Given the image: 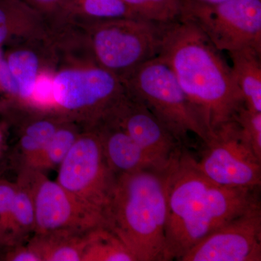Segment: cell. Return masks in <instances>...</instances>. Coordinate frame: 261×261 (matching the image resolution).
I'll list each match as a JSON object with an SVG mask.
<instances>
[{
  "label": "cell",
  "instance_id": "8fae6325",
  "mask_svg": "<svg viewBox=\"0 0 261 261\" xmlns=\"http://www.w3.org/2000/svg\"><path fill=\"white\" fill-rule=\"evenodd\" d=\"M261 204L215 229L180 261H260Z\"/></svg>",
  "mask_w": 261,
  "mask_h": 261
},
{
  "label": "cell",
  "instance_id": "9c48e42d",
  "mask_svg": "<svg viewBox=\"0 0 261 261\" xmlns=\"http://www.w3.org/2000/svg\"><path fill=\"white\" fill-rule=\"evenodd\" d=\"M196 167L211 181L227 187H260L261 159L244 138L238 123L228 122L204 143Z\"/></svg>",
  "mask_w": 261,
  "mask_h": 261
},
{
  "label": "cell",
  "instance_id": "44dd1931",
  "mask_svg": "<svg viewBox=\"0 0 261 261\" xmlns=\"http://www.w3.org/2000/svg\"><path fill=\"white\" fill-rule=\"evenodd\" d=\"M83 261H137L128 247L106 225L90 230Z\"/></svg>",
  "mask_w": 261,
  "mask_h": 261
},
{
  "label": "cell",
  "instance_id": "f546056e",
  "mask_svg": "<svg viewBox=\"0 0 261 261\" xmlns=\"http://www.w3.org/2000/svg\"><path fill=\"white\" fill-rule=\"evenodd\" d=\"M3 148V135L2 133L1 130H0V157H1L2 151Z\"/></svg>",
  "mask_w": 261,
  "mask_h": 261
},
{
  "label": "cell",
  "instance_id": "484cf974",
  "mask_svg": "<svg viewBox=\"0 0 261 261\" xmlns=\"http://www.w3.org/2000/svg\"><path fill=\"white\" fill-rule=\"evenodd\" d=\"M15 192V182L0 178V247H4L7 228Z\"/></svg>",
  "mask_w": 261,
  "mask_h": 261
},
{
  "label": "cell",
  "instance_id": "8992f818",
  "mask_svg": "<svg viewBox=\"0 0 261 261\" xmlns=\"http://www.w3.org/2000/svg\"><path fill=\"white\" fill-rule=\"evenodd\" d=\"M123 81L127 93L142 103L184 147L192 135L203 143L208 140L207 132L162 57L145 62Z\"/></svg>",
  "mask_w": 261,
  "mask_h": 261
},
{
  "label": "cell",
  "instance_id": "d6986e66",
  "mask_svg": "<svg viewBox=\"0 0 261 261\" xmlns=\"http://www.w3.org/2000/svg\"><path fill=\"white\" fill-rule=\"evenodd\" d=\"M82 132L80 125L73 122H63L44 148L20 168H31L42 172L58 169Z\"/></svg>",
  "mask_w": 261,
  "mask_h": 261
},
{
  "label": "cell",
  "instance_id": "7c38bea8",
  "mask_svg": "<svg viewBox=\"0 0 261 261\" xmlns=\"http://www.w3.org/2000/svg\"><path fill=\"white\" fill-rule=\"evenodd\" d=\"M106 118L123 128L160 170L166 169L185 149L142 103L127 92Z\"/></svg>",
  "mask_w": 261,
  "mask_h": 261
},
{
  "label": "cell",
  "instance_id": "5b68a950",
  "mask_svg": "<svg viewBox=\"0 0 261 261\" xmlns=\"http://www.w3.org/2000/svg\"><path fill=\"white\" fill-rule=\"evenodd\" d=\"M126 93L120 77L95 63L65 68L53 75L51 116L92 128Z\"/></svg>",
  "mask_w": 261,
  "mask_h": 261
},
{
  "label": "cell",
  "instance_id": "f1b7e54d",
  "mask_svg": "<svg viewBox=\"0 0 261 261\" xmlns=\"http://www.w3.org/2000/svg\"><path fill=\"white\" fill-rule=\"evenodd\" d=\"M182 1L190 2V3H198V4L216 5L228 0H182Z\"/></svg>",
  "mask_w": 261,
  "mask_h": 261
},
{
  "label": "cell",
  "instance_id": "30bf717a",
  "mask_svg": "<svg viewBox=\"0 0 261 261\" xmlns=\"http://www.w3.org/2000/svg\"><path fill=\"white\" fill-rule=\"evenodd\" d=\"M20 169L27 173L32 189L35 213L34 233L65 230L86 232L104 226L102 219L82 205L56 180L49 179L42 171Z\"/></svg>",
  "mask_w": 261,
  "mask_h": 261
},
{
  "label": "cell",
  "instance_id": "277c9868",
  "mask_svg": "<svg viewBox=\"0 0 261 261\" xmlns=\"http://www.w3.org/2000/svg\"><path fill=\"white\" fill-rule=\"evenodd\" d=\"M84 25L89 60L123 80L159 56L168 24L125 18Z\"/></svg>",
  "mask_w": 261,
  "mask_h": 261
},
{
  "label": "cell",
  "instance_id": "5bb4252c",
  "mask_svg": "<svg viewBox=\"0 0 261 261\" xmlns=\"http://www.w3.org/2000/svg\"><path fill=\"white\" fill-rule=\"evenodd\" d=\"M89 232L65 230L34 233L27 243L42 261H83Z\"/></svg>",
  "mask_w": 261,
  "mask_h": 261
},
{
  "label": "cell",
  "instance_id": "2e32d148",
  "mask_svg": "<svg viewBox=\"0 0 261 261\" xmlns=\"http://www.w3.org/2000/svg\"><path fill=\"white\" fill-rule=\"evenodd\" d=\"M45 23L21 0H0V47L13 37H44Z\"/></svg>",
  "mask_w": 261,
  "mask_h": 261
},
{
  "label": "cell",
  "instance_id": "52a82bcc",
  "mask_svg": "<svg viewBox=\"0 0 261 261\" xmlns=\"http://www.w3.org/2000/svg\"><path fill=\"white\" fill-rule=\"evenodd\" d=\"M116 179L97 132L84 128L58 168L57 182L106 225Z\"/></svg>",
  "mask_w": 261,
  "mask_h": 261
},
{
  "label": "cell",
  "instance_id": "6da1fadb",
  "mask_svg": "<svg viewBox=\"0 0 261 261\" xmlns=\"http://www.w3.org/2000/svg\"><path fill=\"white\" fill-rule=\"evenodd\" d=\"M167 221L165 261H180L194 245L233 218L261 204L260 187L218 185L196 167L185 149L165 170Z\"/></svg>",
  "mask_w": 261,
  "mask_h": 261
},
{
  "label": "cell",
  "instance_id": "4dcf8cb0",
  "mask_svg": "<svg viewBox=\"0 0 261 261\" xmlns=\"http://www.w3.org/2000/svg\"><path fill=\"white\" fill-rule=\"evenodd\" d=\"M2 59V54H1V53H0V60Z\"/></svg>",
  "mask_w": 261,
  "mask_h": 261
},
{
  "label": "cell",
  "instance_id": "7a4b0ae2",
  "mask_svg": "<svg viewBox=\"0 0 261 261\" xmlns=\"http://www.w3.org/2000/svg\"><path fill=\"white\" fill-rule=\"evenodd\" d=\"M220 53L195 25L180 19L168 24L159 54L172 70L208 140L245 106L231 66Z\"/></svg>",
  "mask_w": 261,
  "mask_h": 261
},
{
  "label": "cell",
  "instance_id": "d4e9b609",
  "mask_svg": "<svg viewBox=\"0 0 261 261\" xmlns=\"http://www.w3.org/2000/svg\"><path fill=\"white\" fill-rule=\"evenodd\" d=\"M34 11L37 12L44 20L48 21H64L70 18L69 0H21Z\"/></svg>",
  "mask_w": 261,
  "mask_h": 261
},
{
  "label": "cell",
  "instance_id": "4316f807",
  "mask_svg": "<svg viewBox=\"0 0 261 261\" xmlns=\"http://www.w3.org/2000/svg\"><path fill=\"white\" fill-rule=\"evenodd\" d=\"M3 260L6 261H42L39 254L32 248L28 243L18 244L7 247Z\"/></svg>",
  "mask_w": 261,
  "mask_h": 261
},
{
  "label": "cell",
  "instance_id": "9a60e30c",
  "mask_svg": "<svg viewBox=\"0 0 261 261\" xmlns=\"http://www.w3.org/2000/svg\"><path fill=\"white\" fill-rule=\"evenodd\" d=\"M16 192L7 228L4 247H9L28 241L35 229L34 200L28 176L20 169Z\"/></svg>",
  "mask_w": 261,
  "mask_h": 261
},
{
  "label": "cell",
  "instance_id": "ffe728a7",
  "mask_svg": "<svg viewBox=\"0 0 261 261\" xmlns=\"http://www.w3.org/2000/svg\"><path fill=\"white\" fill-rule=\"evenodd\" d=\"M28 115V121L20 130L18 141L20 168L37 155L61 126L63 120L49 116Z\"/></svg>",
  "mask_w": 261,
  "mask_h": 261
},
{
  "label": "cell",
  "instance_id": "cb8c5ba5",
  "mask_svg": "<svg viewBox=\"0 0 261 261\" xmlns=\"http://www.w3.org/2000/svg\"><path fill=\"white\" fill-rule=\"evenodd\" d=\"M233 121L238 123L244 138L261 159V113L244 106L237 113Z\"/></svg>",
  "mask_w": 261,
  "mask_h": 261
},
{
  "label": "cell",
  "instance_id": "83f0119b",
  "mask_svg": "<svg viewBox=\"0 0 261 261\" xmlns=\"http://www.w3.org/2000/svg\"><path fill=\"white\" fill-rule=\"evenodd\" d=\"M0 87L13 99H16L18 97V84L8 68L6 60L3 58L0 60Z\"/></svg>",
  "mask_w": 261,
  "mask_h": 261
},
{
  "label": "cell",
  "instance_id": "3957f363",
  "mask_svg": "<svg viewBox=\"0 0 261 261\" xmlns=\"http://www.w3.org/2000/svg\"><path fill=\"white\" fill-rule=\"evenodd\" d=\"M165 170L149 168L117 176L106 226L119 237L137 261H165Z\"/></svg>",
  "mask_w": 261,
  "mask_h": 261
},
{
  "label": "cell",
  "instance_id": "603a6c76",
  "mask_svg": "<svg viewBox=\"0 0 261 261\" xmlns=\"http://www.w3.org/2000/svg\"><path fill=\"white\" fill-rule=\"evenodd\" d=\"M136 18L168 24L180 20L182 0H122Z\"/></svg>",
  "mask_w": 261,
  "mask_h": 261
},
{
  "label": "cell",
  "instance_id": "ac0fdd59",
  "mask_svg": "<svg viewBox=\"0 0 261 261\" xmlns=\"http://www.w3.org/2000/svg\"><path fill=\"white\" fill-rule=\"evenodd\" d=\"M25 45L15 48L7 58L8 68L18 87V95L15 100L19 108H22L32 95L38 76L42 73V63L37 48Z\"/></svg>",
  "mask_w": 261,
  "mask_h": 261
},
{
  "label": "cell",
  "instance_id": "7402d4cb",
  "mask_svg": "<svg viewBox=\"0 0 261 261\" xmlns=\"http://www.w3.org/2000/svg\"><path fill=\"white\" fill-rule=\"evenodd\" d=\"M69 10L70 18L84 19V23L136 18L122 0H69Z\"/></svg>",
  "mask_w": 261,
  "mask_h": 261
},
{
  "label": "cell",
  "instance_id": "e0dca14e",
  "mask_svg": "<svg viewBox=\"0 0 261 261\" xmlns=\"http://www.w3.org/2000/svg\"><path fill=\"white\" fill-rule=\"evenodd\" d=\"M260 54L252 48L228 53L233 78L245 107L261 113Z\"/></svg>",
  "mask_w": 261,
  "mask_h": 261
},
{
  "label": "cell",
  "instance_id": "4fadbf2b",
  "mask_svg": "<svg viewBox=\"0 0 261 261\" xmlns=\"http://www.w3.org/2000/svg\"><path fill=\"white\" fill-rule=\"evenodd\" d=\"M92 128L97 132L106 161L117 176L149 168L159 169L140 146L111 118H104Z\"/></svg>",
  "mask_w": 261,
  "mask_h": 261
},
{
  "label": "cell",
  "instance_id": "ba28073f",
  "mask_svg": "<svg viewBox=\"0 0 261 261\" xmlns=\"http://www.w3.org/2000/svg\"><path fill=\"white\" fill-rule=\"evenodd\" d=\"M181 18L195 25L218 50L261 51V0H228L216 5L182 1Z\"/></svg>",
  "mask_w": 261,
  "mask_h": 261
}]
</instances>
